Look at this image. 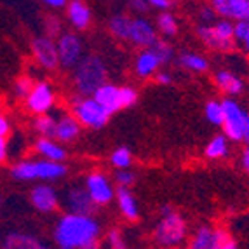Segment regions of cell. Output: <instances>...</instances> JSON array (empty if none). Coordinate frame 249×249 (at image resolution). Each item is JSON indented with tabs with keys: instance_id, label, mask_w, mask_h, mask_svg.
<instances>
[{
	"instance_id": "obj_1",
	"label": "cell",
	"mask_w": 249,
	"mask_h": 249,
	"mask_svg": "<svg viewBox=\"0 0 249 249\" xmlns=\"http://www.w3.org/2000/svg\"><path fill=\"white\" fill-rule=\"evenodd\" d=\"M101 237V223L92 214L67 211L53 229V241L61 249H98Z\"/></svg>"
},
{
	"instance_id": "obj_2",
	"label": "cell",
	"mask_w": 249,
	"mask_h": 249,
	"mask_svg": "<svg viewBox=\"0 0 249 249\" xmlns=\"http://www.w3.org/2000/svg\"><path fill=\"white\" fill-rule=\"evenodd\" d=\"M108 79V68L103 58L98 54H86L73 67L71 86L75 92L82 96H91L98 88H101Z\"/></svg>"
},
{
	"instance_id": "obj_3",
	"label": "cell",
	"mask_w": 249,
	"mask_h": 249,
	"mask_svg": "<svg viewBox=\"0 0 249 249\" xmlns=\"http://www.w3.org/2000/svg\"><path fill=\"white\" fill-rule=\"evenodd\" d=\"M68 175L65 162L47 160H19L11 167V176L18 181H58Z\"/></svg>"
},
{
	"instance_id": "obj_4",
	"label": "cell",
	"mask_w": 249,
	"mask_h": 249,
	"mask_svg": "<svg viewBox=\"0 0 249 249\" xmlns=\"http://www.w3.org/2000/svg\"><path fill=\"white\" fill-rule=\"evenodd\" d=\"M188 241V223L181 213L169 211L160 214L154 229V242L160 248H179Z\"/></svg>"
},
{
	"instance_id": "obj_5",
	"label": "cell",
	"mask_w": 249,
	"mask_h": 249,
	"mask_svg": "<svg viewBox=\"0 0 249 249\" xmlns=\"http://www.w3.org/2000/svg\"><path fill=\"white\" fill-rule=\"evenodd\" d=\"M196 34L204 46L214 53H230L237 46L233 37V21L225 18L213 21L209 25H199Z\"/></svg>"
},
{
	"instance_id": "obj_6",
	"label": "cell",
	"mask_w": 249,
	"mask_h": 249,
	"mask_svg": "<svg viewBox=\"0 0 249 249\" xmlns=\"http://www.w3.org/2000/svg\"><path fill=\"white\" fill-rule=\"evenodd\" d=\"M68 103L71 107V113L79 119L82 127L92 129V131L103 129L112 117V113L108 112L101 103H98V100L92 94L82 96L75 92V96H71Z\"/></svg>"
},
{
	"instance_id": "obj_7",
	"label": "cell",
	"mask_w": 249,
	"mask_h": 249,
	"mask_svg": "<svg viewBox=\"0 0 249 249\" xmlns=\"http://www.w3.org/2000/svg\"><path fill=\"white\" fill-rule=\"evenodd\" d=\"M223 133L227 134L230 142L233 143H246L249 145V112L237 103L235 98H223Z\"/></svg>"
},
{
	"instance_id": "obj_8",
	"label": "cell",
	"mask_w": 249,
	"mask_h": 249,
	"mask_svg": "<svg viewBox=\"0 0 249 249\" xmlns=\"http://www.w3.org/2000/svg\"><path fill=\"white\" fill-rule=\"evenodd\" d=\"M23 103H25L26 110L34 115L47 113L56 105V91L47 80H38V82L34 84V88H32V91Z\"/></svg>"
},
{
	"instance_id": "obj_9",
	"label": "cell",
	"mask_w": 249,
	"mask_h": 249,
	"mask_svg": "<svg viewBox=\"0 0 249 249\" xmlns=\"http://www.w3.org/2000/svg\"><path fill=\"white\" fill-rule=\"evenodd\" d=\"M84 187L89 192L96 206H108V204H112V200H115L117 188L113 187L112 179L108 178L103 171H91L84 179Z\"/></svg>"
},
{
	"instance_id": "obj_10",
	"label": "cell",
	"mask_w": 249,
	"mask_h": 249,
	"mask_svg": "<svg viewBox=\"0 0 249 249\" xmlns=\"http://www.w3.org/2000/svg\"><path fill=\"white\" fill-rule=\"evenodd\" d=\"M56 47H58L59 67L65 70L73 68L84 56V42L73 32H65L56 38Z\"/></svg>"
},
{
	"instance_id": "obj_11",
	"label": "cell",
	"mask_w": 249,
	"mask_h": 249,
	"mask_svg": "<svg viewBox=\"0 0 249 249\" xmlns=\"http://www.w3.org/2000/svg\"><path fill=\"white\" fill-rule=\"evenodd\" d=\"M32 54L40 68L47 71H54L59 68V56L56 40L49 35H40L32 40Z\"/></svg>"
},
{
	"instance_id": "obj_12",
	"label": "cell",
	"mask_w": 249,
	"mask_h": 249,
	"mask_svg": "<svg viewBox=\"0 0 249 249\" xmlns=\"http://www.w3.org/2000/svg\"><path fill=\"white\" fill-rule=\"evenodd\" d=\"M159 38V32L155 25L150 19L143 16H136L131 21V32H129L127 42L133 44L134 47L145 49V47H152L155 40Z\"/></svg>"
},
{
	"instance_id": "obj_13",
	"label": "cell",
	"mask_w": 249,
	"mask_h": 249,
	"mask_svg": "<svg viewBox=\"0 0 249 249\" xmlns=\"http://www.w3.org/2000/svg\"><path fill=\"white\" fill-rule=\"evenodd\" d=\"M63 204L68 213H79V214H94V211L98 209L86 187H80V185H73L65 192Z\"/></svg>"
},
{
	"instance_id": "obj_14",
	"label": "cell",
	"mask_w": 249,
	"mask_h": 249,
	"mask_svg": "<svg viewBox=\"0 0 249 249\" xmlns=\"http://www.w3.org/2000/svg\"><path fill=\"white\" fill-rule=\"evenodd\" d=\"M30 202L42 214H53L59 208V194L51 185H37L30 192Z\"/></svg>"
},
{
	"instance_id": "obj_15",
	"label": "cell",
	"mask_w": 249,
	"mask_h": 249,
	"mask_svg": "<svg viewBox=\"0 0 249 249\" xmlns=\"http://www.w3.org/2000/svg\"><path fill=\"white\" fill-rule=\"evenodd\" d=\"M218 18L230 21H249V0H209Z\"/></svg>"
},
{
	"instance_id": "obj_16",
	"label": "cell",
	"mask_w": 249,
	"mask_h": 249,
	"mask_svg": "<svg viewBox=\"0 0 249 249\" xmlns=\"http://www.w3.org/2000/svg\"><path fill=\"white\" fill-rule=\"evenodd\" d=\"M162 67L164 65H162L160 58L155 54V51L152 47L142 49L136 54V58H134V75H136L138 79H152Z\"/></svg>"
},
{
	"instance_id": "obj_17",
	"label": "cell",
	"mask_w": 249,
	"mask_h": 249,
	"mask_svg": "<svg viewBox=\"0 0 249 249\" xmlns=\"http://www.w3.org/2000/svg\"><path fill=\"white\" fill-rule=\"evenodd\" d=\"M67 11V19L71 25V28L84 32L88 30L92 23V11L86 0H68L65 5Z\"/></svg>"
},
{
	"instance_id": "obj_18",
	"label": "cell",
	"mask_w": 249,
	"mask_h": 249,
	"mask_svg": "<svg viewBox=\"0 0 249 249\" xmlns=\"http://www.w3.org/2000/svg\"><path fill=\"white\" fill-rule=\"evenodd\" d=\"M214 84H216V88L220 89V92H223L227 98H237V96H241L246 89V84H244V80H242V77L235 75L232 70H227V68L216 70Z\"/></svg>"
},
{
	"instance_id": "obj_19",
	"label": "cell",
	"mask_w": 249,
	"mask_h": 249,
	"mask_svg": "<svg viewBox=\"0 0 249 249\" xmlns=\"http://www.w3.org/2000/svg\"><path fill=\"white\" fill-rule=\"evenodd\" d=\"M115 202L117 208H119V213L129 223H136L140 220V206H138V200L134 197V194L129 190V187H119L115 190Z\"/></svg>"
},
{
	"instance_id": "obj_20",
	"label": "cell",
	"mask_w": 249,
	"mask_h": 249,
	"mask_svg": "<svg viewBox=\"0 0 249 249\" xmlns=\"http://www.w3.org/2000/svg\"><path fill=\"white\" fill-rule=\"evenodd\" d=\"M35 154L42 159L47 160H56V162H65L68 157L67 148L59 143L56 138H47V136H38L34 143Z\"/></svg>"
},
{
	"instance_id": "obj_21",
	"label": "cell",
	"mask_w": 249,
	"mask_h": 249,
	"mask_svg": "<svg viewBox=\"0 0 249 249\" xmlns=\"http://www.w3.org/2000/svg\"><path fill=\"white\" fill-rule=\"evenodd\" d=\"M82 124L73 113H63L59 119H56V133L54 138L59 143H73L80 136Z\"/></svg>"
},
{
	"instance_id": "obj_22",
	"label": "cell",
	"mask_w": 249,
	"mask_h": 249,
	"mask_svg": "<svg viewBox=\"0 0 249 249\" xmlns=\"http://www.w3.org/2000/svg\"><path fill=\"white\" fill-rule=\"evenodd\" d=\"M98 100V103H101L108 112L117 113L124 110L122 108V100H121V86H115V84L105 82L101 88H98L92 94Z\"/></svg>"
},
{
	"instance_id": "obj_23",
	"label": "cell",
	"mask_w": 249,
	"mask_h": 249,
	"mask_svg": "<svg viewBox=\"0 0 249 249\" xmlns=\"http://www.w3.org/2000/svg\"><path fill=\"white\" fill-rule=\"evenodd\" d=\"M230 154V140L227 134H216L204 146V157L208 160H223Z\"/></svg>"
},
{
	"instance_id": "obj_24",
	"label": "cell",
	"mask_w": 249,
	"mask_h": 249,
	"mask_svg": "<svg viewBox=\"0 0 249 249\" xmlns=\"http://www.w3.org/2000/svg\"><path fill=\"white\" fill-rule=\"evenodd\" d=\"M2 248H5V249H42V248H46V246L42 244L35 235H30V233H23V232H13L4 237Z\"/></svg>"
},
{
	"instance_id": "obj_25",
	"label": "cell",
	"mask_w": 249,
	"mask_h": 249,
	"mask_svg": "<svg viewBox=\"0 0 249 249\" xmlns=\"http://www.w3.org/2000/svg\"><path fill=\"white\" fill-rule=\"evenodd\" d=\"M178 67L190 73H206L209 71V59L199 53H183L176 58Z\"/></svg>"
},
{
	"instance_id": "obj_26",
	"label": "cell",
	"mask_w": 249,
	"mask_h": 249,
	"mask_svg": "<svg viewBox=\"0 0 249 249\" xmlns=\"http://www.w3.org/2000/svg\"><path fill=\"white\" fill-rule=\"evenodd\" d=\"M190 249H214V227L200 225L188 239Z\"/></svg>"
},
{
	"instance_id": "obj_27",
	"label": "cell",
	"mask_w": 249,
	"mask_h": 249,
	"mask_svg": "<svg viewBox=\"0 0 249 249\" xmlns=\"http://www.w3.org/2000/svg\"><path fill=\"white\" fill-rule=\"evenodd\" d=\"M131 21H133V16H129V14H124V13L113 14V16L108 19V32H110L112 37H115L117 40L127 42L129 32H131Z\"/></svg>"
},
{
	"instance_id": "obj_28",
	"label": "cell",
	"mask_w": 249,
	"mask_h": 249,
	"mask_svg": "<svg viewBox=\"0 0 249 249\" xmlns=\"http://www.w3.org/2000/svg\"><path fill=\"white\" fill-rule=\"evenodd\" d=\"M155 28H157V32L162 37L166 38L176 37L179 32L178 18L173 14V11H160L157 19H155Z\"/></svg>"
},
{
	"instance_id": "obj_29",
	"label": "cell",
	"mask_w": 249,
	"mask_h": 249,
	"mask_svg": "<svg viewBox=\"0 0 249 249\" xmlns=\"http://www.w3.org/2000/svg\"><path fill=\"white\" fill-rule=\"evenodd\" d=\"M32 129L37 133V136L54 138V133H56V117L49 115V112L35 115V119L32 121Z\"/></svg>"
},
{
	"instance_id": "obj_30",
	"label": "cell",
	"mask_w": 249,
	"mask_h": 249,
	"mask_svg": "<svg viewBox=\"0 0 249 249\" xmlns=\"http://www.w3.org/2000/svg\"><path fill=\"white\" fill-rule=\"evenodd\" d=\"M204 115H206V121L213 125H223V121H225V110H223V101L221 100H211L206 101L204 105Z\"/></svg>"
},
{
	"instance_id": "obj_31",
	"label": "cell",
	"mask_w": 249,
	"mask_h": 249,
	"mask_svg": "<svg viewBox=\"0 0 249 249\" xmlns=\"http://www.w3.org/2000/svg\"><path fill=\"white\" fill-rule=\"evenodd\" d=\"M133 152L127 148V146H119L112 152L110 155V164H112L115 169H127V167L133 166Z\"/></svg>"
},
{
	"instance_id": "obj_32",
	"label": "cell",
	"mask_w": 249,
	"mask_h": 249,
	"mask_svg": "<svg viewBox=\"0 0 249 249\" xmlns=\"http://www.w3.org/2000/svg\"><path fill=\"white\" fill-rule=\"evenodd\" d=\"M233 37L242 51L249 54V21H233Z\"/></svg>"
},
{
	"instance_id": "obj_33",
	"label": "cell",
	"mask_w": 249,
	"mask_h": 249,
	"mask_svg": "<svg viewBox=\"0 0 249 249\" xmlns=\"http://www.w3.org/2000/svg\"><path fill=\"white\" fill-rule=\"evenodd\" d=\"M237 241L223 227H214V249H235Z\"/></svg>"
},
{
	"instance_id": "obj_34",
	"label": "cell",
	"mask_w": 249,
	"mask_h": 249,
	"mask_svg": "<svg viewBox=\"0 0 249 249\" xmlns=\"http://www.w3.org/2000/svg\"><path fill=\"white\" fill-rule=\"evenodd\" d=\"M34 79L28 77V75H21L14 80V88H13V92H14V98L19 101H25L26 96L30 94L32 88H34Z\"/></svg>"
},
{
	"instance_id": "obj_35",
	"label": "cell",
	"mask_w": 249,
	"mask_h": 249,
	"mask_svg": "<svg viewBox=\"0 0 249 249\" xmlns=\"http://www.w3.org/2000/svg\"><path fill=\"white\" fill-rule=\"evenodd\" d=\"M152 49H154L155 54L160 58L162 65H169V63L175 61V49H173V47H171L166 40H160V38H157V40H155V44L152 46Z\"/></svg>"
},
{
	"instance_id": "obj_36",
	"label": "cell",
	"mask_w": 249,
	"mask_h": 249,
	"mask_svg": "<svg viewBox=\"0 0 249 249\" xmlns=\"http://www.w3.org/2000/svg\"><path fill=\"white\" fill-rule=\"evenodd\" d=\"M105 241H107V246L110 249H125L127 248V242H125V237L122 233L121 229H110L107 233H105Z\"/></svg>"
},
{
	"instance_id": "obj_37",
	"label": "cell",
	"mask_w": 249,
	"mask_h": 249,
	"mask_svg": "<svg viewBox=\"0 0 249 249\" xmlns=\"http://www.w3.org/2000/svg\"><path fill=\"white\" fill-rule=\"evenodd\" d=\"M140 92L133 86H121V100H122V108H131L138 103Z\"/></svg>"
},
{
	"instance_id": "obj_38",
	"label": "cell",
	"mask_w": 249,
	"mask_h": 249,
	"mask_svg": "<svg viewBox=\"0 0 249 249\" xmlns=\"http://www.w3.org/2000/svg\"><path fill=\"white\" fill-rule=\"evenodd\" d=\"M113 181H115L117 187H133L134 181H136V175H134L133 171L127 169H117L115 175H113Z\"/></svg>"
},
{
	"instance_id": "obj_39",
	"label": "cell",
	"mask_w": 249,
	"mask_h": 249,
	"mask_svg": "<svg viewBox=\"0 0 249 249\" xmlns=\"http://www.w3.org/2000/svg\"><path fill=\"white\" fill-rule=\"evenodd\" d=\"M44 30H46V35H49V37H56L58 38L59 35L63 34V25L61 21H59L58 16H47L46 19H44Z\"/></svg>"
},
{
	"instance_id": "obj_40",
	"label": "cell",
	"mask_w": 249,
	"mask_h": 249,
	"mask_svg": "<svg viewBox=\"0 0 249 249\" xmlns=\"http://www.w3.org/2000/svg\"><path fill=\"white\" fill-rule=\"evenodd\" d=\"M196 18L200 21V25H209V23H213V21L218 19V14H216V11L209 5V2H208V4L200 5V7L197 9Z\"/></svg>"
},
{
	"instance_id": "obj_41",
	"label": "cell",
	"mask_w": 249,
	"mask_h": 249,
	"mask_svg": "<svg viewBox=\"0 0 249 249\" xmlns=\"http://www.w3.org/2000/svg\"><path fill=\"white\" fill-rule=\"evenodd\" d=\"M152 9L157 11H173L179 4V0H146Z\"/></svg>"
},
{
	"instance_id": "obj_42",
	"label": "cell",
	"mask_w": 249,
	"mask_h": 249,
	"mask_svg": "<svg viewBox=\"0 0 249 249\" xmlns=\"http://www.w3.org/2000/svg\"><path fill=\"white\" fill-rule=\"evenodd\" d=\"M127 5L134 14H138V16H143V14H146L150 9H152L146 0H127Z\"/></svg>"
},
{
	"instance_id": "obj_43",
	"label": "cell",
	"mask_w": 249,
	"mask_h": 249,
	"mask_svg": "<svg viewBox=\"0 0 249 249\" xmlns=\"http://www.w3.org/2000/svg\"><path fill=\"white\" fill-rule=\"evenodd\" d=\"M155 82L160 84V86H169V84L173 82V75L167 70H162L160 68V70L155 73Z\"/></svg>"
},
{
	"instance_id": "obj_44",
	"label": "cell",
	"mask_w": 249,
	"mask_h": 249,
	"mask_svg": "<svg viewBox=\"0 0 249 249\" xmlns=\"http://www.w3.org/2000/svg\"><path fill=\"white\" fill-rule=\"evenodd\" d=\"M11 133V121L4 112H0V136H7Z\"/></svg>"
},
{
	"instance_id": "obj_45",
	"label": "cell",
	"mask_w": 249,
	"mask_h": 249,
	"mask_svg": "<svg viewBox=\"0 0 249 249\" xmlns=\"http://www.w3.org/2000/svg\"><path fill=\"white\" fill-rule=\"evenodd\" d=\"M239 162H241L242 171H244L246 175H249V145H246L244 148H242L241 159H239Z\"/></svg>"
},
{
	"instance_id": "obj_46",
	"label": "cell",
	"mask_w": 249,
	"mask_h": 249,
	"mask_svg": "<svg viewBox=\"0 0 249 249\" xmlns=\"http://www.w3.org/2000/svg\"><path fill=\"white\" fill-rule=\"evenodd\" d=\"M9 157V143L7 136H0V164L5 162Z\"/></svg>"
},
{
	"instance_id": "obj_47",
	"label": "cell",
	"mask_w": 249,
	"mask_h": 249,
	"mask_svg": "<svg viewBox=\"0 0 249 249\" xmlns=\"http://www.w3.org/2000/svg\"><path fill=\"white\" fill-rule=\"evenodd\" d=\"M40 2L51 9H65L68 0H40Z\"/></svg>"
}]
</instances>
